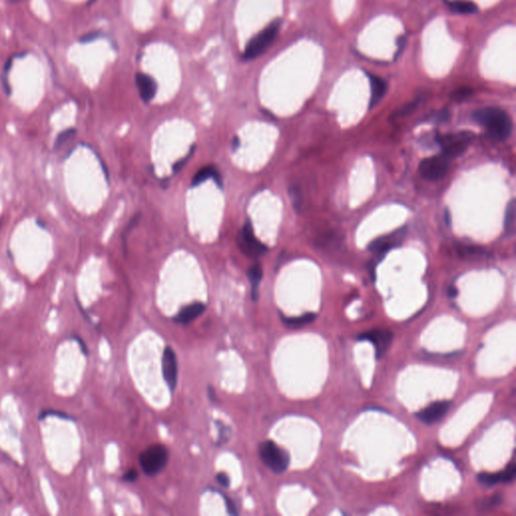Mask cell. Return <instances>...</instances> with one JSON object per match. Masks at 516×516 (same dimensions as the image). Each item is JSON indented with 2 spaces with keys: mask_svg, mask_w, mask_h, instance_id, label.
<instances>
[{
  "mask_svg": "<svg viewBox=\"0 0 516 516\" xmlns=\"http://www.w3.org/2000/svg\"><path fill=\"white\" fill-rule=\"evenodd\" d=\"M72 337H73V339H74V340H75V341H76V342H78V344H79V345H80V347H81V350H82V352H83V354H84V355H85V356H87V355H88V353H89V352H88V349H87V346H86V344H85V342H84V341H83V339H82V338H81V337H79V336H77V335H73V336H72Z\"/></svg>",
  "mask_w": 516,
  "mask_h": 516,
  "instance_id": "33",
  "label": "cell"
},
{
  "mask_svg": "<svg viewBox=\"0 0 516 516\" xmlns=\"http://www.w3.org/2000/svg\"><path fill=\"white\" fill-rule=\"evenodd\" d=\"M237 145H239V139H238V138H235V140H234V146H233V150L237 149Z\"/></svg>",
  "mask_w": 516,
  "mask_h": 516,
  "instance_id": "38",
  "label": "cell"
},
{
  "mask_svg": "<svg viewBox=\"0 0 516 516\" xmlns=\"http://www.w3.org/2000/svg\"><path fill=\"white\" fill-rule=\"evenodd\" d=\"M211 178H213L216 181L217 185L220 188L222 187V179H221L217 169L215 167H213V166L204 167L200 171L197 172V174L195 175L193 181H192V187L200 186L201 184H203L204 182H206L207 180H209Z\"/></svg>",
  "mask_w": 516,
  "mask_h": 516,
  "instance_id": "15",
  "label": "cell"
},
{
  "mask_svg": "<svg viewBox=\"0 0 516 516\" xmlns=\"http://www.w3.org/2000/svg\"><path fill=\"white\" fill-rule=\"evenodd\" d=\"M162 362L164 379L170 390L174 392L178 383V360L175 351L170 346L164 350Z\"/></svg>",
  "mask_w": 516,
  "mask_h": 516,
  "instance_id": "8",
  "label": "cell"
},
{
  "mask_svg": "<svg viewBox=\"0 0 516 516\" xmlns=\"http://www.w3.org/2000/svg\"><path fill=\"white\" fill-rule=\"evenodd\" d=\"M259 457L261 462L275 474H281L287 470L289 455L273 441H264L259 445Z\"/></svg>",
  "mask_w": 516,
  "mask_h": 516,
  "instance_id": "2",
  "label": "cell"
},
{
  "mask_svg": "<svg viewBox=\"0 0 516 516\" xmlns=\"http://www.w3.org/2000/svg\"><path fill=\"white\" fill-rule=\"evenodd\" d=\"M1 223H2V220H1V218H0V226H1Z\"/></svg>",
  "mask_w": 516,
  "mask_h": 516,
  "instance_id": "39",
  "label": "cell"
},
{
  "mask_svg": "<svg viewBox=\"0 0 516 516\" xmlns=\"http://www.w3.org/2000/svg\"><path fill=\"white\" fill-rule=\"evenodd\" d=\"M452 11L460 14H474L478 11L477 5L469 0H454L449 2Z\"/></svg>",
  "mask_w": 516,
  "mask_h": 516,
  "instance_id": "19",
  "label": "cell"
},
{
  "mask_svg": "<svg viewBox=\"0 0 516 516\" xmlns=\"http://www.w3.org/2000/svg\"><path fill=\"white\" fill-rule=\"evenodd\" d=\"M216 481H217V482H218L221 486L226 487V488H227V487H229V485H230V479H229V478H228V476H227L226 474H224V473H219V474H217V476H216Z\"/></svg>",
  "mask_w": 516,
  "mask_h": 516,
  "instance_id": "31",
  "label": "cell"
},
{
  "mask_svg": "<svg viewBox=\"0 0 516 516\" xmlns=\"http://www.w3.org/2000/svg\"><path fill=\"white\" fill-rule=\"evenodd\" d=\"M515 220L516 202L515 199H512L507 204L504 218V228L509 235H513L515 233Z\"/></svg>",
  "mask_w": 516,
  "mask_h": 516,
  "instance_id": "20",
  "label": "cell"
},
{
  "mask_svg": "<svg viewBox=\"0 0 516 516\" xmlns=\"http://www.w3.org/2000/svg\"><path fill=\"white\" fill-rule=\"evenodd\" d=\"M502 502V495L501 494H495L489 498L483 499L480 504V508L486 509V508H493L497 505H499Z\"/></svg>",
  "mask_w": 516,
  "mask_h": 516,
  "instance_id": "25",
  "label": "cell"
},
{
  "mask_svg": "<svg viewBox=\"0 0 516 516\" xmlns=\"http://www.w3.org/2000/svg\"><path fill=\"white\" fill-rule=\"evenodd\" d=\"M237 243L240 250L248 257H260L268 252V247L256 238L249 219L241 228L237 237Z\"/></svg>",
  "mask_w": 516,
  "mask_h": 516,
  "instance_id": "6",
  "label": "cell"
},
{
  "mask_svg": "<svg viewBox=\"0 0 516 516\" xmlns=\"http://www.w3.org/2000/svg\"><path fill=\"white\" fill-rule=\"evenodd\" d=\"M515 473V465L512 462L501 472L480 473L478 475V481L486 486H493L498 483H509L514 479Z\"/></svg>",
  "mask_w": 516,
  "mask_h": 516,
  "instance_id": "11",
  "label": "cell"
},
{
  "mask_svg": "<svg viewBox=\"0 0 516 516\" xmlns=\"http://www.w3.org/2000/svg\"><path fill=\"white\" fill-rule=\"evenodd\" d=\"M206 311V306L203 303H194L183 308L178 315L173 318V321L180 325H189L195 321Z\"/></svg>",
  "mask_w": 516,
  "mask_h": 516,
  "instance_id": "13",
  "label": "cell"
},
{
  "mask_svg": "<svg viewBox=\"0 0 516 516\" xmlns=\"http://www.w3.org/2000/svg\"><path fill=\"white\" fill-rule=\"evenodd\" d=\"M135 82L141 99L144 102H150L154 98L157 90L155 81L144 73H137L135 76Z\"/></svg>",
  "mask_w": 516,
  "mask_h": 516,
  "instance_id": "12",
  "label": "cell"
},
{
  "mask_svg": "<svg viewBox=\"0 0 516 516\" xmlns=\"http://www.w3.org/2000/svg\"><path fill=\"white\" fill-rule=\"evenodd\" d=\"M169 462L168 449L159 444L149 446L139 456V464L147 476H155L167 467Z\"/></svg>",
  "mask_w": 516,
  "mask_h": 516,
  "instance_id": "3",
  "label": "cell"
},
{
  "mask_svg": "<svg viewBox=\"0 0 516 516\" xmlns=\"http://www.w3.org/2000/svg\"><path fill=\"white\" fill-rule=\"evenodd\" d=\"M448 295L450 298H456L457 295H458V291L455 286H450L449 291H448Z\"/></svg>",
  "mask_w": 516,
  "mask_h": 516,
  "instance_id": "35",
  "label": "cell"
},
{
  "mask_svg": "<svg viewBox=\"0 0 516 516\" xmlns=\"http://www.w3.org/2000/svg\"><path fill=\"white\" fill-rule=\"evenodd\" d=\"M208 394H209L210 398H211V399H212L213 401H214V400H216V394H215V390H214V389H213V388H212V387L211 386L208 388Z\"/></svg>",
  "mask_w": 516,
  "mask_h": 516,
  "instance_id": "36",
  "label": "cell"
},
{
  "mask_svg": "<svg viewBox=\"0 0 516 516\" xmlns=\"http://www.w3.org/2000/svg\"><path fill=\"white\" fill-rule=\"evenodd\" d=\"M449 118H450V111L448 109H443L434 115V120L437 122H446Z\"/></svg>",
  "mask_w": 516,
  "mask_h": 516,
  "instance_id": "30",
  "label": "cell"
},
{
  "mask_svg": "<svg viewBox=\"0 0 516 516\" xmlns=\"http://www.w3.org/2000/svg\"><path fill=\"white\" fill-rule=\"evenodd\" d=\"M474 121L485 127L495 140L503 141L510 136L512 120L508 113L499 107H486L476 110L472 114Z\"/></svg>",
  "mask_w": 516,
  "mask_h": 516,
  "instance_id": "1",
  "label": "cell"
},
{
  "mask_svg": "<svg viewBox=\"0 0 516 516\" xmlns=\"http://www.w3.org/2000/svg\"><path fill=\"white\" fill-rule=\"evenodd\" d=\"M97 37H98L97 33H89V34L83 36L82 38H80V42L81 43H89V42L94 41Z\"/></svg>",
  "mask_w": 516,
  "mask_h": 516,
  "instance_id": "34",
  "label": "cell"
},
{
  "mask_svg": "<svg viewBox=\"0 0 516 516\" xmlns=\"http://www.w3.org/2000/svg\"><path fill=\"white\" fill-rule=\"evenodd\" d=\"M77 133V129L74 128V127H70V128L64 129L63 131H61L58 136L56 137V140H55V143H54V149L55 150H59L64 143L70 140L71 138H73Z\"/></svg>",
  "mask_w": 516,
  "mask_h": 516,
  "instance_id": "22",
  "label": "cell"
},
{
  "mask_svg": "<svg viewBox=\"0 0 516 516\" xmlns=\"http://www.w3.org/2000/svg\"><path fill=\"white\" fill-rule=\"evenodd\" d=\"M451 401H436L421 410L416 415L420 421L425 424L432 425L441 421L451 407Z\"/></svg>",
  "mask_w": 516,
  "mask_h": 516,
  "instance_id": "10",
  "label": "cell"
},
{
  "mask_svg": "<svg viewBox=\"0 0 516 516\" xmlns=\"http://www.w3.org/2000/svg\"><path fill=\"white\" fill-rule=\"evenodd\" d=\"M357 339L359 341L371 342L376 349L377 357H381L386 352L393 339V334L388 330H371L362 333Z\"/></svg>",
  "mask_w": 516,
  "mask_h": 516,
  "instance_id": "9",
  "label": "cell"
},
{
  "mask_svg": "<svg viewBox=\"0 0 516 516\" xmlns=\"http://www.w3.org/2000/svg\"><path fill=\"white\" fill-rule=\"evenodd\" d=\"M445 219H446V222H447V224H450L451 218H450V214H449L448 210H446V214H445Z\"/></svg>",
  "mask_w": 516,
  "mask_h": 516,
  "instance_id": "37",
  "label": "cell"
},
{
  "mask_svg": "<svg viewBox=\"0 0 516 516\" xmlns=\"http://www.w3.org/2000/svg\"><path fill=\"white\" fill-rule=\"evenodd\" d=\"M291 197H292V201H293V204H294V207L299 210L301 207H302V197H301V194L299 192L298 189L296 188H292L291 191Z\"/></svg>",
  "mask_w": 516,
  "mask_h": 516,
  "instance_id": "27",
  "label": "cell"
},
{
  "mask_svg": "<svg viewBox=\"0 0 516 516\" xmlns=\"http://www.w3.org/2000/svg\"><path fill=\"white\" fill-rule=\"evenodd\" d=\"M138 478V473L135 469H131L129 470L128 472L123 476V480L125 482H128V483H133L137 480Z\"/></svg>",
  "mask_w": 516,
  "mask_h": 516,
  "instance_id": "32",
  "label": "cell"
},
{
  "mask_svg": "<svg viewBox=\"0 0 516 516\" xmlns=\"http://www.w3.org/2000/svg\"><path fill=\"white\" fill-rule=\"evenodd\" d=\"M367 77L369 79L371 86V97L369 102V108L372 109L384 97L387 91V83L382 78L370 73H367Z\"/></svg>",
  "mask_w": 516,
  "mask_h": 516,
  "instance_id": "14",
  "label": "cell"
},
{
  "mask_svg": "<svg viewBox=\"0 0 516 516\" xmlns=\"http://www.w3.org/2000/svg\"><path fill=\"white\" fill-rule=\"evenodd\" d=\"M418 105V100H415V101H412L404 106H402L398 111H396L393 115L394 118H398V117H403L405 115H408L410 114L411 112H413L415 110V108L417 107Z\"/></svg>",
  "mask_w": 516,
  "mask_h": 516,
  "instance_id": "26",
  "label": "cell"
},
{
  "mask_svg": "<svg viewBox=\"0 0 516 516\" xmlns=\"http://www.w3.org/2000/svg\"><path fill=\"white\" fill-rule=\"evenodd\" d=\"M194 150H195V146H193V147L191 148V152H189V154H188L187 156H185V158H183V159L179 160V162H178V163L174 166V173H175V174H178V173H179V172H180V171H181V170L185 167V165L188 163L189 158H191V156L193 155Z\"/></svg>",
  "mask_w": 516,
  "mask_h": 516,
  "instance_id": "29",
  "label": "cell"
},
{
  "mask_svg": "<svg viewBox=\"0 0 516 516\" xmlns=\"http://www.w3.org/2000/svg\"><path fill=\"white\" fill-rule=\"evenodd\" d=\"M395 240H396V237H390V236L380 237V238H377L374 241H372L368 248L370 251H372L374 253L382 254V253H385L387 251H389L391 248H393L395 246V244H396Z\"/></svg>",
  "mask_w": 516,
  "mask_h": 516,
  "instance_id": "18",
  "label": "cell"
},
{
  "mask_svg": "<svg viewBox=\"0 0 516 516\" xmlns=\"http://www.w3.org/2000/svg\"><path fill=\"white\" fill-rule=\"evenodd\" d=\"M280 23V19L272 21L249 41L244 52V58L246 60H253L266 51V49L276 38Z\"/></svg>",
  "mask_w": 516,
  "mask_h": 516,
  "instance_id": "4",
  "label": "cell"
},
{
  "mask_svg": "<svg viewBox=\"0 0 516 516\" xmlns=\"http://www.w3.org/2000/svg\"><path fill=\"white\" fill-rule=\"evenodd\" d=\"M317 318V315L314 313H307L300 317H284L281 315V320L283 324L289 329H301L311 322H314Z\"/></svg>",
  "mask_w": 516,
  "mask_h": 516,
  "instance_id": "17",
  "label": "cell"
},
{
  "mask_svg": "<svg viewBox=\"0 0 516 516\" xmlns=\"http://www.w3.org/2000/svg\"><path fill=\"white\" fill-rule=\"evenodd\" d=\"M474 138L475 135L472 132L461 131L457 133L438 135L437 141L440 144L443 153L447 154L453 159L465 152Z\"/></svg>",
  "mask_w": 516,
  "mask_h": 516,
  "instance_id": "5",
  "label": "cell"
},
{
  "mask_svg": "<svg viewBox=\"0 0 516 516\" xmlns=\"http://www.w3.org/2000/svg\"><path fill=\"white\" fill-rule=\"evenodd\" d=\"M247 276L251 284V299L256 302L259 298V285L263 277V269L259 264L251 266L247 271Z\"/></svg>",
  "mask_w": 516,
  "mask_h": 516,
  "instance_id": "16",
  "label": "cell"
},
{
  "mask_svg": "<svg viewBox=\"0 0 516 516\" xmlns=\"http://www.w3.org/2000/svg\"><path fill=\"white\" fill-rule=\"evenodd\" d=\"M222 495V494H221ZM224 500H225V505H226V508H227V511L230 515H237L238 514V511H237V508H236V505L235 503L233 502V500L231 498H228L227 496L225 495H222Z\"/></svg>",
  "mask_w": 516,
  "mask_h": 516,
  "instance_id": "28",
  "label": "cell"
},
{
  "mask_svg": "<svg viewBox=\"0 0 516 516\" xmlns=\"http://www.w3.org/2000/svg\"><path fill=\"white\" fill-rule=\"evenodd\" d=\"M474 91L471 88H459L451 94V98L457 102H462L473 95Z\"/></svg>",
  "mask_w": 516,
  "mask_h": 516,
  "instance_id": "23",
  "label": "cell"
},
{
  "mask_svg": "<svg viewBox=\"0 0 516 516\" xmlns=\"http://www.w3.org/2000/svg\"><path fill=\"white\" fill-rule=\"evenodd\" d=\"M48 416H58V417H61V418L67 420V421H74V418L72 416H70L69 414H67L66 412L60 411V410H54V409H44V410H42L40 415H39V420L40 421H44Z\"/></svg>",
  "mask_w": 516,
  "mask_h": 516,
  "instance_id": "24",
  "label": "cell"
},
{
  "mask_svg": "<svg viewBox=\"0 0 516 516\" xmlns=\"http://www.w3.org/2000/svg\"><path fill=\"white\" fill-rule=\"evenodd\" d=\"M451 160V157L443 152L428 157L420 164V174L428 181L437 182L446 176Z\"/></svg>",
  "mask_w": 516,
  "mask_h": 516,
  "instance_id": "7",
  "label": "cell"
},
{
  "mask_svg": "<svg viewBox=\"0 0 516 516\" xmlns=\"http://www.w3.org/2000/svg\"><path fill=\"white\" fill-rule=\"evenodd\" d=\"M218 429V432H219V437H218V441H217V446H221V445H225L229 442L230 438H231V428L226 426L224 423L220 422V421H215L214 423Z\"/></svg>",
  "mask_w": 516,
  "mask_h": 516,
  "instance_id": "21",
  "label": "cell"
}]
</instances>
